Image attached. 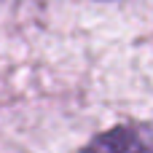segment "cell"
<instances>
[{"instance_id":"obj_1","label":"cell","mask_w":153,"mask_h":153,"mask_svg":"<svg viewBox=\"0 0 153 153\" xmlns=\"http://www.w3.org/2000/svg\"><path fill=\"white\" fill-rule=\"evenodd\" d=\"M81 153H153V124H121L97 134Z\"/></svg>"}]
</instances>
